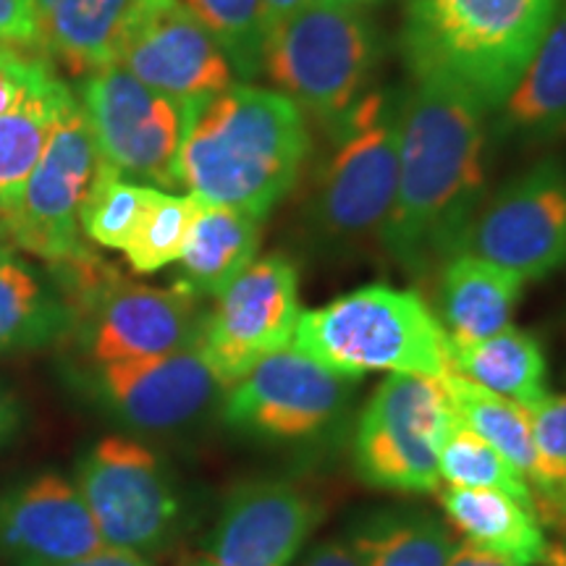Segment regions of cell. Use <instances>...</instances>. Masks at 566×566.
Returning <instances> with one entry per match:
<instances>
[{
	"instance_id": "obj_35",
	"label": "cell",
	"mask_w": 566,
	"mask_h": 566,
	"mask_svg": "<svg viewBox=\"0 0 566 566\" xmlns=\"http://www.w3.org/2000/svg\"><path fill=\"white\" fill-rule=\"evenodd\" d=\"M0 45L40 53L42 34L34 0H0Z\"/></svg>"
},
{
	"instance_id": "obj_36",
	"label": "cell",
	"mask_w": 566,
	"mask_h": 566,
	"mask_svg": "<svg viewBox=\"0 0 566 566\" xmlns=\"http://www.w3.org/2000/svg\"><path fill=\"white\" fill-rule=\"evenodd\" d=\"M300 566H365L363 558L349 543V537H328L310 548V554L302 558Z\"/></svg>"
},
{
	"instance_id": "obj_28",
	"label": "cell",
	"mask_w": 566,
	"mask_h": 566,
	"mask_svg": "<svg viewBox=\"0 0 566 566\" xmlns=\"http://www.w3.org/2000/svg\"><path fill=\"white\" fill-rule=\"evenodd\" d=\"M74 103V92L53 74L30 101L0 118V216L17 202L55 126Z\"/></svg>"
},
{
	"instance_id": "obj_39",
	"label": "cell",
	"mask_w": 566,
	"mask_h": 566,
	"mask_svg": "<svg viewBox=\"0 0 566 566\" xmlns=\"http://www.w3.org/2000/svg\"><path fill=\"white\" fill-rule=\"evenodd\" d=\"M66 566H150V564H147V558H142L137 554H124V551L103 548L101 554L82 558V562H74Z\"/></svg>"
},
{
	"instance_id": "obj_18",
	"label": "cell",
	"mask_w": 566,
	"mask_h": 566,
	"mask_svg": "<svg viewBox=\"0 0 566 566\" xmlns=\"http://www.w3.org/2000/svg\"><path fill=\"white\" fill-rule=\"evenodd\" d=\"M103 548L101 530L71 480L45 472L0 493V556L13 566H66Z\"/></svg>"
},
{
	"instance_id": "obj_3",
	"label": "cell",
	"mask_w": 566,
	"mask_h": 566,
	"mask_svg": "<svg viewBox=\"0 0 566 566\" xmlns=\"http://www.w3.org/2000/svg\"><path fill=\"white\" fill-rule=\"evenodd\" d=\"M558 9L562 0H407L401 51L412 76L454 84L493 113Z\"/></svg>"
},
{
	"instance_id": "obj_32",
	"label": "cell",
	"mask_w": 566,
	"mask_h": 566,
	"mask_svg": "<svg viewBox=\"0 0 566 566\" xmlns=\"http://www.w3.org/2000/svg\"><path fill=\"white\" fill-rule=\"evenodd\" d=\"M221 45L233 74L252 82L263 74L268 24L260 0H181Z\"/></svg>"
},
{
	"instance_id": "obj_11",
	"label": "cell",
	"mask_w": 566,
	"mask_h": 566,
	"mask_svg": "<svg viewBox=\"0 0 566 566\" xmlns=\"http://www.w3.org/2000/svg\"><path fill=\"white\" fill-rule=\"evenodd\" d=\"M97 163L101 155L95 137L76 101L55 126L17 202L0 216L6 242L45 260L48 265L71 263L92 252L84 244L80 212L97 174Z\"/></svg>"
},
{
	"instance_id": "obj_20",
	"label": "cell",
	"mask_w": 566,
	"mask_h": 566,
	"mask_svg": "<svg viewBox=\"0 0 566 566\" xmlns=\"http://www.w3.org/2000/svg\"><path fill=\"white\" fill-rule=\"evenodd\" d=\"M525 279L475 254H454L438 268V321L451 342H478L512 325Z\"/></svg>"
},
{
	"instance_id": "obj_24",
	"label": "cell",
	"mask_w": 566,
	"mask_h": 566,
	"mask_svg": "<svg viewBox=\"0 0 566 566\" xmlns=\"http://www.w3.org/2000/svg\"><path fill=\"white\" fill-rule=\"evenodd\" d=\"M441 380L459 420L467 428L475 430L480 438H485L509 464L525 475L535 493V509L541 514V509L556 495V485L551 483L546 464L537 454L527 409L504 399V396L488 391L483 386L472 384V380H467L464 375L454 370L446 373Z\"/></svg>"
},
{
	"instance_id": "obj_21",
	"label": "cell",
	"mask_w": 566,
	"mask_h": 566,
	"mask_svg": "<svg viewBox=\"0 0 566 566\" xmlns=\"http://www.w3.org/2000/svg\"><path fill=\"white\" fill-rule=\"evenodd\" d=\"M438 504L470 546L514 566H546L551 543L535 506L501 491L454 485L438 491Z\"/></svg>"
},
{
	"instance_id": "obj_7",
	"label": "cell",
	"mask_w": 566,
	"mask_h": 566,
	"mask_svg": "<svg viewBox=\"0 0 566 566\" xmlns=\"http://www.w3.org/2000/svg\"><path fill=\"white\" fill-rule=\"evenodd\" d=\"M74 313L90 365L150 359L200 346L202 300L181 289L126 281L95 252L51 265Z\"/></svg>"
},
{
	"instance_id": "obj_41",
	"label": "cell",
	"mask_w": 566,
	"mask_h": 566,
	"mask_svg": "<svg viewBox=\"0 0 566 566\" xmlns=\"http://www.w3.org/2000/svg\"><path fill=\"white\" fill-rule=\"evenodd\" d=\"M541 512H546L548 516H558V520H566V483H562L554 499H551Z\"/></svg>"
},
{
	"instance_id": "obj_19",
	"label": "cell",
	"mask_w": 566,
	"mask_h": 566,
	"mask_svg": "<svg viewBox=\"0 0 566 566\" xmlns=\"http://www.w3.org/2000/svg\"><path fill=\"white\" fill-rule=\"evenodd\" d=\"M566 134V0L527 69L493 111V137L520 147Z\"/></svg>"
},
{
	"instance_id": "obj_37",
	"label": "cell",
	"mask_w": 566,
	"mask_h": 566,
	"mask_svg": "<svg viewBox=\"0 0 566 566\" xmlns=\"http://www.w3.org/2000/svg\"><path fill=\"white\" fill-rule=\"evenodd\" d=\"M19 422H21L19 399L9 391V388L0 384V446L9 443V438L17 433Z\"/></svg>"
},
{
	"instance_id": "obj_26",
	"label": "cell",
	"mask_w": 566,
	"mask_h": 566,
	"mask_svg": "<svg viewBox=\"0 0 566 566\" xmlns=\"http://www.w3.org/2000/svg\"><path fill=\"white\" fill-rule=\"evenodd\" d=\"M134 0H34L42 48L76 74L111 66Z\"/></svg>"
},
{
	"instance_id": "obj_4",
	"label": "cell",
	"mask_w": 566,
	"mask_h": 566,
	"mask_svg": "<svg viewBox=\"0 0 566 566\" xmlns=\"http://www.w3.org/2000/svg\"><path fill=\"white\" fill-rule=\"evenodd\" d=\"M407 90L375 87L328 134V150L304 205V231L331 252L380 239L399 181Z\"/></svg>"
},
{
	"instance_id": "obj_29",
	"label": "cell",
	"mask_w": 566,
	"mask_h": 566,
	"mask_svg": "<svg viewBox=\"0 0 566 566\" xmlns=\"http://www.w3.org/2000/svg\"><path fill=\"white\" fill-rule=\"evenodd\" d=\"M441 483L454 488H478V491H501L514 495L522 504L535 506V493L516 467L506 462L485 438L454 417L438 454Z\"/></svg>"
},
{
	"instance_id": "obj_25",
	"label": "cell",
	"mask_w": 566,
	"mask_h": 566,
	"mask_svg": "<svg viewBox=\"0 0 566 566\" xmlns=\"http://www.w3.org/2000/svg\"><path fill=\"white\" fill-rule=\"evenodd\" d=\"M451 370L520 407H535L548 396V363L543 344L530 331L509 328L478 342H451Z\"/></svg>"
},
{
	"instance_id": "obj_2",
	"label": "cell",
	"mask_w": 566,
	"mask_h": 566,
	"mask_svg": "<svg viewBox=\"0 0 566 566\" xmlns=\"http://www.w3.org/2000/svg\"><path fill=\"white\" fill-rule=\"evenodd\" d=\"M310 150L307 116L286 95L231 84L187 105L179 187L265 221L296 187Z\"/></svg>"
},
{
	"instance_id": "obj_27",
	"label": "cell",
	"mask_w": 566,
	"mask_h": 566,
	"mask_svg": "<svg viewBox=\"0 0 566 566\" xmlns=\"http://www.w3.org/2000/svg\"><path fill=\"white\" fill-rule=\"evenodd\" d=\"M349 543L365 566H449L457 541L436 514L388 509L365 516Z\"/></svg>"
},
{
	"instance_id": "obj_38",
	"label": "cell",
	"mask_w": 566,
	"mask_h": 566,
	"mask_svg": "<svg viewBox=\"0 0 566 566\" xmlns=\"http://www.w3.org/2000/svg\"><path fill=\"white\" fill-rule=\"evenodd\" d=\"M449 566H514V564H509L499 556L485 554V551L470 546V543H457Z\"/></svg>"
},
{
	"instance_id": "obj_23",
	"label": "cell",
	"mask_w": 566,
	"mask_h": 566,
	"mask_svg": "<svg viewBox=\"0 0 566 566\" xmlns=\"http://www.w3.org/2000/svg\"><path fill=\"white\" fill-rule=\"evenodd\" d=\"M74 331V313L53 271L42 275L0 244V354L42 349Z\"/></svg>"
},
{
	"instance_id": "obj_43",
	"label": "cell",
	"mask_w": 566,
	"mask_h": 566,
	"mask_svg": "<svg viewBox=\"0 0 566 566\" xmlns=\"http://www.w3.org/2000/svg\"><path fill=\"white\" fill-rule=\"evenodd\" d=\"M546 566H566V546H551Z\"/></svg>"
},
{
	"instance_id": "obj_40",
	"label": "cell",
	"mask_w": 566,
	"mask_h": 566,
	"mask_svg": "<svg viewBox=\"0 0 566 566\" xmlns=\"http://www.w3.org/2000/svg\"><path fill=\"white\" fill-rule=\"evenodd\" d=\"M310 3H313V0H260V6H263V13H265L268 32H271L275 24H281L283 19H289L292 13L302 11L304 6Z\"/></svg>"
},
{
	"instance_id": "obj_14",
	"label": "cell",
	"mask_w": 566,
	"mask_h": 566,
	"mask_svg": "<svg viewBox=\"0 0 566 566\" xmlns=\"http://www.w3.org/2000/svg\"><path fill=\"white\" fill-rule=\"evenodd\" d=\"M300 273L286 254H265L239 273L205 315L200 352L229 388L242 375L292 344L300 323Z\"/></svg>"
},
{
	"instance_id": "obj_22",
	"label": "cell",
	"mask_w": 566,
	"mask_h": 566,
	"mask_svg": "<svg viewBox=\"0 0 566 566\" xmlns=\"http://www.w3.org/2000/svg\"><path fill=\"white\" fill-rule=\"evenodd\" d=\"M260 242H263L260 218L202 200L179 258L176 289L197 300H216L239 273H244L258 260Z\"/></svg>"
},
{
	"instance_id": "obj_16",
	"label": "cell",
	"mask_w": 566,
	"mask_h": 566,
	"mask_svg": "<svg viewBox=\"0 0 566 566\" xmlns=\"http://www.w3.org/2000/svg\"><path fill=\"white\" fill-rule=\"evenodd\" d=\"M323 520V504L289 480H250L223 501L187 566H292Z\"/></svg>"
},
{
	"instance_id": "obj_31",
	"label": "cell",
	"mask_w": 566,
	"mask_h": 566,
	"mask_svg": "<svg viewBox=\"0 0 566 566\" xmlns=\"http://www.w3.org/2000/svg\"><path fill=\"white\" fill-rule=\"evenodd\" d=\"M202 200L197 195H174L158 189L134 229L124 258L134 273L150 275L179 263Z\"/></svg>"
},
{
	"instance_id": "obj_15",
	"label": "cell",
	"mask_w": 566,
	"mask_h": 566,
	"mask_svg": "<svg viewBox=\"0 0 566 566\" xmlns=\"http://www.w3.org/2000/svg\"><path fill=\"white\" fill-rule=\"evenodd\" d=\"M354 384L325 370L294 346L279 349L250 367L223 391V420L242 433L300 441L323 433L349 405Z\"/></svg>"
},
{
	"instance_id": "obj_12",
	"label": "cell",
	"mask_w": 566,
	"mask_h": 566,
	"mask_svg": "<svg viewBox=\"0 0 566 566\" xmlns=\"http://www.w3.org/2000/svg\"><path fill=\"white\" fill-rule=\"evenodd\" d=\"M541 281L566 268V168L556 158L535 163L485 197L459 254Z\"/></svg>"
},
{
	"instance_id": "obj_33",
	"label": "cell",
	"mask_w": 566,
	"mask_h": 566,
	"mask_svg": "<svg viewBox=\"0 0 566 566\" xmlns=\"http://www.w3.org/2000/svg\"><path fill=\"white\" fill-rule=\"evenodd\" d=\"M537 454L556 491L566 483V394H548L541 405L527 409Z\"/></svg>"
},
{
	"instance_id": "obj_34",
	"label": "cell",
	"mask_w": 566,
	"mask_h": 566,
	"mask_svg": "<svg viewBox=\"0 0 566 566\" xmlns=\"http://www.w3.org/2000/svg\"><path fill=\"white\" fill-rule=\"evenodd\" d=\"M55 74L40 53L0 45V118L24 105Z\"/></svg>"
},
{
	"instance_id": "obj_9",
	"label": "cell",
	"mask_w": 566,
	"mask_h": 566,
	"mask_svg": "<svg viewBox=\"0 0 566 566\" xmlns=\"http://www.w3.org/2000/svg\"><path fill=\"white\" fill-rule=\"evenodd\" d=\"M74 485L105 548L147 558L174 541L181 499L166 462L150 446L124 436L101 438L82 457Z\"/></svg>"
},
{
	"instance_id": "obj_5",
	"label": "cell",
	"mask_w": 566,
	"mask_h": 566,
	"mask_svg": "<svg viewBox=\"0 0 566 566\" xmlns=\"http://www.w3.org/2000/svg\"><path fill=\"white\" fill-rule=\"evenodd\" d=\"M289 346L349 380L370 373L443 378L451 370L449 334L436 310L388 283H367L302 313Z\"/></svg>"
},
{
	"instance_id": "obj_30",
	"label": "cell",
	"mask_w": 566,
	"mask_h": 566,
	"mask_svg": "<svg viewBox=\"0 0 566 566\" xmlns=\"http://www.w3.org/2000/svg\"><path fill=\"white\" fill-rule=\"evenodd\" d=\"M155 192V187L124 179L105 163H97V174L80 212L82 237L103 250L124 252Z\"/></svg>"
},
{
	"instance_id": "obj_1",
	"label": "cell",
	"mask_w": 566,
	"mask_h": 566,
	"mask_svg": "<svg viewBox=\"0 0 566 566\" xmlns=\"http://www.w3.org/2000/svg\"><path fill=\"white\" fill-rule=\"evenodd\" d=\"M488 111L464 90L420 80L407 90L399 181L380 247L412 279L438 273L462 250L485 200Z\"/></svg>"
},
{
	"instance_id": "obj_44",
	"label": "cell",
	"mask_w": 566,
	"mask_h": 566,
	"mask_svg": "<svg viewBox=\"0 0 566 566\" xmlns=\"http://www.w3.org/2000/svg\"><path fill=\"white\" fill-rule=\"evenodd\" d=\"M0 244H6V233H3V221H0Z\"/></svg>"
},
{
	"instance_id": "obj_17",
	"label": "cell",
	"mask_w": 566,
	"mask_h": 566,
	"mask_svg": "<svg viewBox=\"0 0 566 566\" xmlns=\"http://www.w3.org/2000/svg\"><path fill=\"white\" fill-rule=\"evenodd\" d=\"M90 384L113 415L145 433L187 428L226 391L200 346L166 357L92 365Z\"/></svg>"
},
{
	"instance_id": "obj_10",
	"label": "cell",
	"mask_w": 566,
	"mask_h": 566,
	"mask_svg": "<svg viewBox=\"0 0 566 566\" xmlns=\"http://www.w3.org/2000/svg\"><path fill=\"white\" fill-rule=\"evenodd\" d=\"M80 105L101 163L124 179L179 189V153L187 105L171 101L116 63L84 74Z\"/></svg>"
},
{
	"instance_id": "obj_42",
	"label": "cell",
	"mask_w": 566,
	"mask_h": 566,
	"mask_svg": "<svg viewBox=\"0 0 566 566\" xmlns=\"http://www.w3.org/2000/svg\"><path fill=\"white\" fill-rule=\"evenodd\" d=\"M334 3L352 6V9H359V11H370V9H375V6L386 3V0H334Z\"/></svg>"
},
{
	"instance_id": "obj_6",
	"label": "cell",
	"mask_w": 566,
	"mask_h": 566,
	"mask_svg": "<svg viewBox=\"0 0 566 566\" xmlns=\"http://www.w3.org/2000/svg\"><path fill=\"white\" fill-rule=\"evenodd\" d=\"M378 63L380 34L370 11L313 0L268 32L263 74L331 132L370 92Z\"/></svg>"
},
{
	"instance_id": "obj_8",
	"label": "cell",
	"mask_w": 566,
	"mask_h": 566,
	"mask_svg": "<svg viewBox=\"0 0 566 566\" xmlns=\"http://www.w3.org/2000/svg\"><path fill=\"white\" fill-rule=\"evenodd\" d=\"M454 417L441 378L388 375L370 394L354 428V472L375 491L438 493V454Z\"/></svg>"
},
{
	"instance_id": "obj_13",
	"label": "cell",
	"mask_w": 566,
	"mask_h": 566,
	"mask_svg": "<svg viewBox=\"0 0 566 566\" xmlns=\"http://www.w3.org/2000/svg\"><path fill=\"white\" fill-rule=\"evenodd\" d=\"M113 63L181 105L237 84L221 45L181 0H134L118 30Z\"/></svg>"
}]
</instances>
